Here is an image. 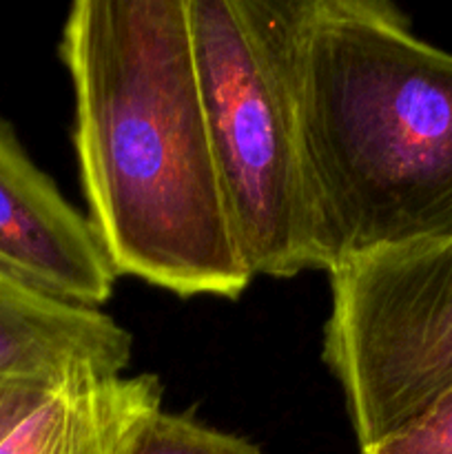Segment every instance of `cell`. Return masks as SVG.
Returning <instances> with one entry per match:
<instances>
[{"mask_svg":"<svg viewBox=\"0 0 452 454\" xmlns=\"http://www.w3.org/2000/svg\"><path fill=\"white\" fill-rule=\"evenodd\" d=\"M60 58L87 217L118 278L238 300L255 275L222 193L186 0H75Z\"/></svg>","mask_w":452,"mask_h":454,"instance_id":"1","label":"cell"},{"mask_svg":"<svg viewBox=\"0 0 452 454\" xmlns=\"http://www.w3.org/2000/svg\"><path fill=\"white\" fill-rule=\"evenodd\" d=\"M297 93L317 270L452 233V53L388 0H306Z\"/></svg>","mask_w":452,"mask_h":454,"instance_id":"2","label":"cell"},{"mask_svg":"<svg viewBox=\"0 0 452 454\" xmlns=\"http://www.w3.org/2000/svg\"><path fill=\"white\" fill-rule=\"evenodd\" d=\"M226 208L253 275L317 269L300 129L306 0H186Z\"/></svg>","mask_w":452,"mask_h":454,"instance_id":"3","label":"cell"},{"mask_svg":"<svg viewBox=\"0 0 452 454\" xmlns=\"http://www.w3.org/2000/svg\"><path fill=\"white\" fill-rule=\"evenodd\" d=\"M328 275L323 362L363 450L452 386V233L363 253Z\"/></svg>","mask_w":452,"mask_h":454,"instance_id":"4","label":"cell"},{"mask_svg":"<svg viewBox=\"0 0 452 454\" xmlns=\"http://www.w3.org/2000/svg\"><path fill=\"white\" fill-rule=\"evenodd\" d=\"M0 270L34 291L84 309H102L118 282L89 217L29 158L3 118Z\"/></svg>","mask_w":452,"mask_h":454,"instance_id":"5","label":"cell"},{"mask_svg":"<svg viewBox=\"0 0 452 454\" xmlns=\"http://www.w3.org/2000/svg\"><path fill=\"white\" fill-rule=\"evenodd\" d=\"M133 337L102 309L66 304L0 270V377L51 388L122 375Z\"/></svg>","mask_w":452,"mask_h":454,"instance_id":"6","label":"cell"},{"mask_svg":"<svg viewBox=\"0 0 452 454\" xmlns=\"http://www.w3.org/2000/svg\"><path fill=\"white\" fill-rule=\"evenodd\" d=\"M160 411L162 384L149 372L62 386L9 434L0 454H127Z\"/></svg>","mask_w":452,"mask_h":454,"instance_id":"7","label":"cell"},{"mask_svg":"<svg viewBox=\"0 0 452 454\" xmlns=\"http://www.w3.org/2000/svg\"><path fill=\"white\" fill-rule=\"evenodd\" d=\"M127 454H264L255 443L189 415L155 412Z\"/></svg>","mask_w":452,"mask_h":454,"instance_id":"8","label":"cell"},{"mask_svg":"<svg viewBox=\"0 0 452 454\" xmlns=\"http://www.w3.org/2000/svg\"><path fill=\"white\" fill-rule=\"evenodd\" d=\"M359 454H452V386L421 415Z\"/></svg>","mask_w":452,"mask_h":454,"instance_id":"9","label":"cell"},{"mask_svg":"<svg viewBox=\"0 0 452 454\" xmlns=\"http://www.w3.org/2000/svg\"><path fill=\"white\" fill-rule=\"evenodd\" d=\"M53 390L56 388L43 381L25 380V377H0V446L27 417L43 406Z\"/></svg>","mask_w":452,"mask_h":454,"instance_id":"10","label":"cell"}]
</instances>
